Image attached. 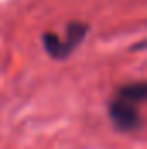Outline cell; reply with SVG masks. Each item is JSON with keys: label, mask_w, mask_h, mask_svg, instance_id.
Here are the masks:
<instances>
[{"label": "cell", "mask_w": 147, "mask_h": 149, "mask_svg": "<svg viewBox=\"0 0 147 149\" xmlns=\"http://www.w3.org/2000/svg\"><path fill=\"white\" fill-rule=\"evenodd\" d=\"M88 31V24L87 23H80V21H74V23H69L66 26V40H62L68 54H71L74 49L83 42V38Z\"/></svg>", "instance_id": "7a4b0ae2"}, {"label": "cell", "mask_w": 147, "mask_h": 149, "mask_svg": "<svg viewBox=\"0 0 147 149\" xmlns=\"http://www.w3.org/2000/svg\"><path fill=\"white\" fill-rule=\"evenodd\" d=\"M118 95L125 101H130L133 104L144 102L147 97V85L144 81H137V83H128L118 88Z\"/></svg>", "instance_id": "3957f363"}, {"label": "cell", "mask_w": 147, "mask_h": 149, "mask_svg": "<svg viewBox=\"0 0 147 149\" xmlns=\"http://www.w3.org/2000/svg\"><path fill=\"white\" fill-rule=\"evenodd\" d=\"M109 118L119 132H135L142 125V118L137 106L121 97L114 99L109 104Z\"/></svg>", "instance_id": "6da1fadb"}, {"label": "cell", "mask_w": 147, "mask_h": 149, "mask_svg": "<svg viewBox=\"0 0 147 149\" xmlns=\"http://www.w3.org/2000/svg\"><path fill=\"white\" fill-rule=\"evenodd\" d=\"M43 47H45L47 54L50 57H54V59H66L69 56L68 50H66V47H64V43H62V40L57 37L55 33L47 31L43 35Z\"/></svg>", "instance_id": "277c9868"}]
</instances>
